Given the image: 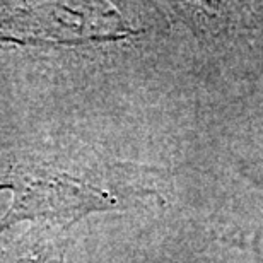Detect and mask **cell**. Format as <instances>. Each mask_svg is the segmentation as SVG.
Masks as SVG:
<instances>
[{"mask_svg": "<svg viewBox=\"0 0 263 263\" xmlns=\"http://www.w3.org/2000/svg\"><path fill=\"white\" fill-rule=\"evenodd\" d=\"M113 205V197L68 176L38 178L15 186L14 203L0 220V231L28 219L70 222L87 212L106 210Z\"/></svg>", "mask_w": 263, "mask_h": 263, "instance_id": "1", "label": "cell"}, {"mask_svg": "<svg viewBox=\"0 0 263 263\" xmlns=\"http://www.w3.org/2000/svg\"><path fill=\"white\" fill-rule=\"evenodd\" d=\"M19 263H59V260H57V253L51 251L50 246L38 245L31 250V253L26 256V260Z\"/></svg>", "mask_w": 263, "mask_h": 263, "instance_id": "2", "label": "cell"}]
</instances>
